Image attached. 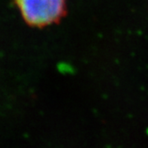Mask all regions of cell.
Returning a JSON list of instances; mask_svg holds the SVG:
<instances>
[{
    "label": "cell",
    "instance_id": "cell-1",
    "mask_svg": "<svg viewBox=\"0 0 148 148\" xmlns=\"http://www.w3.org/2000/svg\"><path fill=\"white\" fill-rule=\"evenodd\" d=\"M24 22L36 28L58 23L67 13L66 0H14Z\"/></svg>",
    "mask_w": 148,
    "mask_h": 148
}]
</instances>
